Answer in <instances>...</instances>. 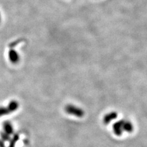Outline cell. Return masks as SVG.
<instances>
[{
	"label": "cell",
	"mask_w": 147,
	"mask_h": 147,
	"mask_svg": "<svg viewBox=\"0 0 147 147\" xmlns=\"http://www.w3.org/2000/svg\"><path fill=\"white\" fill-rule=\"evenodd\" d=\"M9 113H11V112H9L7 107H0V117L6 115Z\"/></svg>",
	"instance_id": "cell-8"
},
{
	"label": "cell",
	"mask_w": 147,
	"mask_h": 147,
	"mask_svg": "<svg viewBox=\"0 0 147 147\" xmlns=\"http://www.w3.org/2000/svg\"><path fill=\"white\" fill-rule=\"evenodd\" d=\"M1 13H0V22H1Z\"/></svg>",
	"instance_id": "cell-11"
},
{
	"label": "cell",
	"mask_w": 147,
	"mask_h": 147,
	"mask_svg": "<svg viewBox=\"0 0 147 147\" xmlns=\"http://www.w3.org/2000/svg\"><path fill=\"white\" fill-rule=\"evenodd\" d=\"M8 58L11 63L16 64L20 61V55L16 50L11 49L8 52Z\"/></svg>",
	"instance_id": "cell-3"
},
{
	"label": "cell",
	"mask_w": 147,
	"mask_h": 147,
	"mask_svg": "<svg viewBox=\"0 0 147 147\" xmlns=\"http://www.w3.org/2000/svg\"><path fill=\"white\" fill-rule=\"evenodd\" d=\"M7 107L9 110V112H10L11 113L13 112H16V110L18 109V107H19V104H18V102L17 100H11V102L9 103Z\"/></svg>",
	"instance_id": "cell-6"
},
{
	"label": "cell",
	"mask_w": 147,
	"mask_h": 147,
	"mask_svg": "<svg viewBox=\"0 0 147 147\" xmlns=\"http://www.w3.org/2000/svg\"><path fill=\"white\" fill-rule=\"evenodd\" d=\"M0 136H1V139L3 141H5V142H7L9 141L11 139V137L10 135H9L7 134H6V132H4V131L0 132Z\"/></svg>",
	"instance_id": "cell-9"
},
{
	"label": "cell",
	"mask_w": 147,
	"mask_h": 147,
	"mask_svg": "<svg viewBox=\"0 0 147 147\" xmlns=\"http://www.w3.org/2000/svg\"><path fill=\"white\" fill-rule=\"evenodd\" d=\"M134 131L133 124L127 119H121L114 124L113 131L117 136H121L125 132L131 133Z\"/></svg>",
	"instance_id": "cell-1"
},
{
	"label": "cell",
	"mask_w": 147,
	"mask_h": 147,
	"mask_svg": "<svg viewBox=\"0 0 147 147\" xmlns=\"http://www.w3.org/2000/svg\"><path fill=\"white\" fill-rule=\"evenodd\" d=\"M66 112L71 115L77 118H82L84 116L85 112L82 109L73 104H68L65 107Z\"/></svg>",
	"instance_id": "cell-2"
},
{
	"label": "cell",
	"mask_w": 147,
	"mask_h": 147,
	"mask_svg": "<svg viewBox=\"0 0 147 147\" xmlns=\"http://www.w3.org/2000/svg\"><path fill=\"white\" fill-rule=\"evenodd\" d=\"M0 147H5V145H4V142L1 139H0Z\"/></svg>",
	"instance_id": "cell-10"
},
{
	"label": "cell",
	"mask_w": 147,
	"mask_h": 147,
	"mask_svg": "<svg viewBox=\"0 0 147 147\" xmlns=\"http://www.w3.org/2000/svg\"><path fill=\"white\" fill-rule=\"evenodd\" d=\"M18 139H19V137H18V134H15L13 136V137L12 138V139H10L9 140V144L8 147H15L16 144L17 143V142L18 141Z\"/></svg>",
	"instance_id": "cell-7"
},
{
	"label": "cell",
	"mask_w": 147,
	"mask_h": 147,
	"mask_svg": "<svg viewBox=\"0 0 147 147\" xmlns=\"http://www.w3.org/2000/svg\"><path fill=\"white\" fill-rule=\"evenodd\" d=\"M118 117V114L115 112H109L105 115L103 119V122L105 125H109L112 121L115 120Z\"/></svg>",
	"instance_id": "cell-4"
},
{
	"label": "cell",
	"mask_w": 147,
	"mask_h": 147,
	"mask_svg": "<svg viewBox=\"0 0 147 147\" xmlns=\"http://www.w3.org/2000/svg\"><path fill=\"white\" fill-rule=\"evenodd\" d=\"M3 131L9 135H11L13 132V128L11 122L5 121L3 123Z\"/></svg>",
	"instance_id": "cell-5"
}]
</instances>
